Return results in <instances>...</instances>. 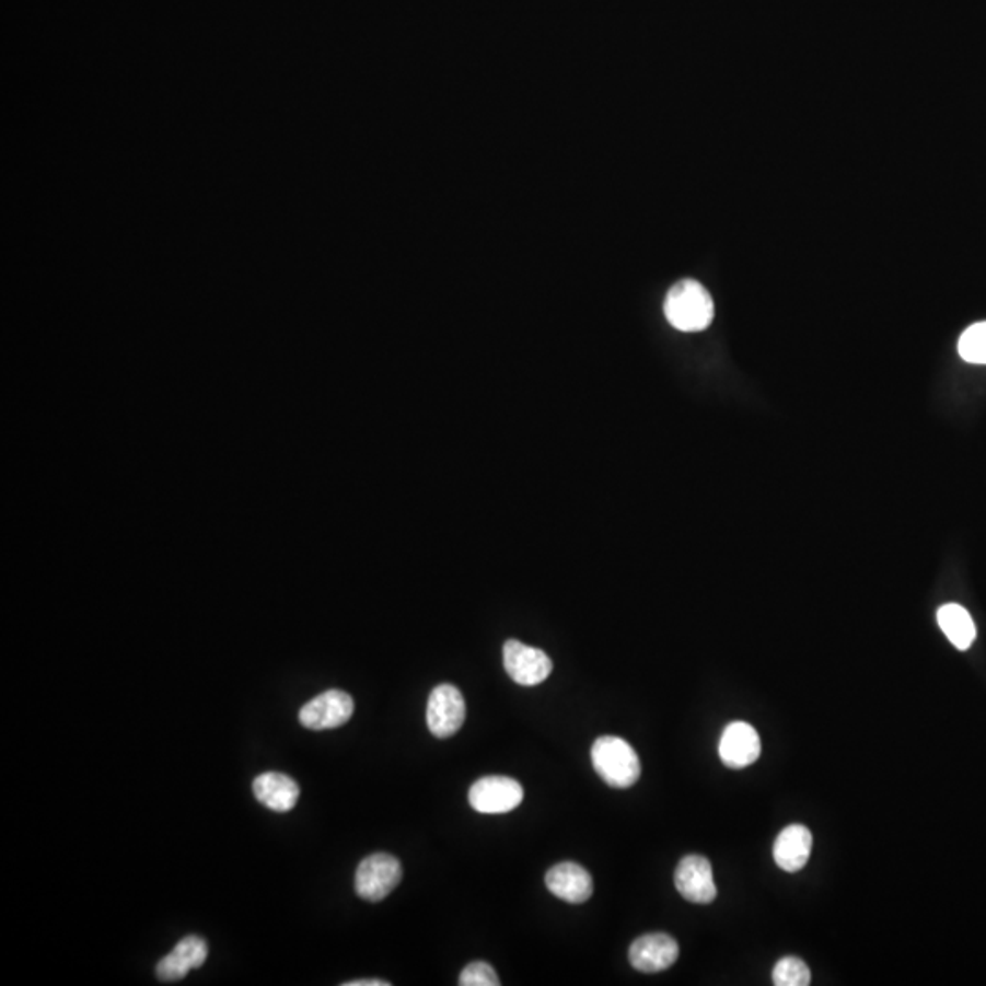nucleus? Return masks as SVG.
<instances>
[{"label":"nucleus","mask_w":986,"mask_h":986,"mask_svg":"<svg viewBox=\"0 0 986 986\" xmlns=\"http://www.w3.org/2000/svg\"><path fill=\"white\" fill-rule=\"evenodd\" d=\"M663 311L674 329L698 333L711 325L715 318V302L700 281L682 280L671 287L663 303Z\"/></svg>","instance_id":"1"},{"label":"nucleus","mask_w":986,"mask_h":986,"mask_svg":"<svg viewBox=\"0 0 986 986\" xmlns=\"http://www.w3.org/2000/svg\"><path fill=\"white\" fill-rule=\"evenodd\" d=\"M590 755L595 773L611 788L627 789L638 782L641 775L639 756L625 740L601 736L592 745Z\"/></svg>","instance_id":"2"},{"label":"nucleus","mask_w":986,"mask_h":986,"mask_svg":"<svg viewBox=\"0 0 986 986\" xmlns=\"http://www.w3.org/2000/svg\"><path fill=\"white\" fill-rule=\"evenodd\" d=\"M401 879L403 866L397 857L390 854L370 855L357 868L355 890L359 897L370 903H379L398 886Z\"/></svg>","instance_id":"3"},{"label":"nucleus","mask_w":986,"mask_h":986,"mask_svg":"<svg viewBox=\"0 0 986 986\" xmlns=\"http://www.w3.org/2000/svg\"><path fill=\"white\" fill-rule=\"evenodd\" d=\"M524 799L523 786L510 777L479 778L469 788V805L483 815H502L515 810Z\"/></svg>","instance_id":"4"},{"label":"nucleus","mask_w":986,"mask_h":986,"mask_svg":"<svg viewBox=\"0 0 986 986\" xmlns=\"http://www.w3.org/2000/svg\"><path fill=\"white\" fill-rule=\"evenodd\" d=\"M502 662L508 676L523 687L543 684L552 673V660L545 650L529 647L518 639H508L502 647Z\"/></svg>","instance_id":"5"},{"label":"nucleus","mask_w":986,"mask_h":986,"mask_svg":"<svg viewBox=\"0 0 986 986\" xmlns=\"http://www.w3.org/2000/svg\"><path fill=\"white\" fill-rule=\"evenodd\" d=\"M466 720V704L463 693L452 684H442L431 691L426 722L430 733L437 739H450L463 728Z\"/></svg>","instance_id":"6"},{"label":"nucleus","mask_w":986,"mask_h":986,"mask_svg":"<svg viewBox=\"0 0 986 986\" xmlns=\"http://www.w3.org/2000/svg\"><path fill=\"white\" fill-rule=\"evenodd\" d=\"M353 698L344 691H325L300 709V723L311 731L343 728L353 717Z\"/></svg>","instance_id":"7"},{"label":"nucleus","mask_w":986,"mask_h":986,"mask_svg":"<svg viewBox=\"0 0 986 986\" xmlns=\"http://www.w3.org/2000/svg\"><path fill=\"white\" fill-rule=\"evenodd\" d=\"M674 884L680 895L689 903L711 904L717 898L711 862L701 855H687L680 860L674 873Z\"/></svg>","instance_id":"8"},{"label":"nucleus","mask_w":986,"mask_h":986,"mask_svg":"<svg viewBox=\"0 0 986 986\" xmlns=\"http://www.w3.org/2000/svg\"><path fill=\"white\" fill-rule=\"evenodd\" d=\"M680 955L678 942L668 933H647L636 939L628 950V961L645 974L671 968Z\"/></svg>","instance_id":"9"},{"label":"nucleus","mask_w":986,"mask_h":986,"mask_svg":"<svg viewBox=\"0 0 986 986\" xmlns=\"http://www.w3.org/2000/svg\"><path fill=\"white\" fill-rule=\"evenodd\" d=\"M718 753L726 766L731 769H744L761 758V736L751 723H729L728 728L723 729Z\"/></svg>","instance_id":"10"},{"label":"nucleus","mask_w":986,"mask_h":986,"mask_svg":"<svg viewBox=\"0 0 986 986\" xmlns=\"http://www.w3.org/2000/svg\"><path fill=\"white\" fill-rule=\"evenodd\" d=\"M546 888L565 903H587L594 892V882L589 871L576 862H559L548 870Z\"/></svg>","instance_id":"11"},{"label":"nucleus","mask_w":986,"mask_h":986,"mask_svg":"<svg viewBox=\"0 0 986 986\" xmlns=\"http://www.w3.org/2000/svg\"><path fill=\"white\" fill-rule=\"evenodd\" d=\"M811 848H813V837H811L810 830L802 824H793L778 835L775 846H773V857L780 870L797 873L808 865Z\"/></svg>","instance_id":"12"},{"label":"nucleus","mask_w":986,"mask_h":986,"mask_svg":"<svg viewBox=\"0 0 986 986\" xmlns=\"http://www.w3.org/2000/svg\"><path fill=\"white\" fill-rule=\"evenodd\" d=\"M253 793L265 808L276 813H287L300 799V786L283 773H264L254 778Z\"/></svg>","instance_id":"13"},{"label":"nucleus","mask_w":986,"mask_h":986,"mask_svg":"<svg viewBox=\"0 0 986 986\" xmlns=\"http://www.w3.org/2000/svg\"><path fill=\"white\" fill-rule=\"evenodd\" d=\"M937 623L955 649L966 650L970 649V645L974 643L977 630H975L974 619L964 606L958 605V603L942 605L937 611Z\"/></svg>","instance_id":"14"},{"label":"nucleus","mask_w":986,"mask_h":986,"mask_svg":"<svg viewBox=\"0 0 986 986\" xmlns=\"http://www.w3.org/2000/svg\"><path fill=\"white\" fill-rule=\"evenodd\" d=\"M959 355L970 364H986V322L970 325L961 335Z\"/></svg>","instance_id":"15"},{"label":"nucleus","mask_w":986,"mask_h":986,"mask_svg":"<svg viewBox=\"0 0 986 986\" xmlns=\"http://www.w3.org/2000/svg\"><path fill=\"white\" fill-rule=\"evenodd\" d=\"M773 983L777 986H808L811 972L799 958H784L773 968Z\"/></svg>","instance_id":"16"},{"label":"nucleus","mask_w":986,"mask_h":986,"mask_svg":"<svg viewBox=\"0 0 986 986\" xmlns=\"http://www.w3.org/2000/svg\"><path fill=\"white\" fill-rule=\"evenodd\" d=\"M174 952L190 966V970H194L204 966L207 955H209V947H207V942L201 937L187 936L177 942Z\"/></svg>","instance_id":"17"},{"label":"nucleus","mask_w":986,"mask_h":986,"mask_svg":"<svg viewBox=\"0 0 986 986\" xmlns=\"http://www.w3.org/2000/svg\"><path fill=\"white\" fill-rule=\"evenodd\" d=\"M459 985L499 986L501 985V981H499L496 970L491 968L490 964L477 961V963H469L468 966L463 970L461 979H459Z\"/></svg>","instance_id":"18"},{"label":"nucleus","mask_w":986,"mask_h":986,"mask_svg":"<svg viewBox=\"0 0 986 986\" xmlns=\"http://www.w3.org/2000/svg\"><path fill=\"white\" fill-rule=\"evenodd\" d=\"M188 972H190V966H188L174 950H172L169 955L161 959L158 966H155V974H158V977H160L161 981H179L183 979Z\"/></svg>","instance_id":"19"},{"label":"nucleus","mask_w":986,"mask_h":986,"mask_svg":"<svg viewBox=\"0 0 986 986\" xmlns=\"http://www.w3.org/2000/svg\"><path fill=\"white\" fill-rule=\"evenodd\" d=\"M344 986H390V981L382 979H359V981H349Z\"/></svg>","instance_id":"20"}]
</instances>
